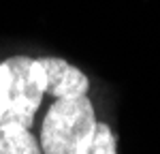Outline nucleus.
I'll return each mask as SVG.
<instances>
[{
  "mask_svg": "<svg viewBox=\"0 0 160 154\" xmlns=\"http://www.w3.org/2000/svg\"><path fill=\"white\" fill-rule=\"evenodd\" d=\"M45 96V75L38 60L15 56L0 62V124L30 128Z\"/></svg>",
  "mask_w": 160,
  "mask_h": 154,
  "instance_id": "obj_1",
  "label": "nucleus"
},
{
  "mask_svg": "<svg viewBox=\"0 0 160 154\" xmlns=\"http://www.w3.org/2000/svg\"><path fill=\"white\" fill-rule=\"evenodd\" d=\"M96 118L88 96L56 99L41 126L43 154H83Z\"/></svg>",
  "mask_w": 160,
  "mask_h": 154,
  "instance_id": "obj_2",
  "label": "nucleus"
},
{
  "mask_svg": "<svg viewBox=\"0 0 160 154\" xmlns=\"http://www.w3.org/2000/svg\"><path fill=\"white\" fill-rule=\"evenodd\" d=\"M45 75V94L53 99H75L86 96L90 90L88 77L62 58H41L38 60Z\"/></svg>",
  "mask_w": 160,
  "mask_h": 154,
  "instance_id": "obj_3",
  "label": "nucleus"
},
{
  "mask_svg": "<svg viewBox=\"0 0 160 154\" xmlns=\"http://www.w3.org/2000/svg\"><path fill=\"white\" fill-rule=\"evenodd\" d=\"M0 154H43V150L28 128L0 124Z\"/></svg>",
  "mask_w": 160,
  "mask_h": 154,
  "instance_id": "obj_4",
  "label": "nucleus"
},
{
  "mask_svg": "<svg viewBox=\"0 0 160 154\" xmlns=\"http://www.w3.org/2000/svg\"><path fill=\"white\" fill-rule=\"evenodd\" d=\"M83 154H118V143H115V135L107 124H98L94 126V133L88 141V148Z\"/></svg>",
  "mask_w": 160,
  "mask_h": 154,
  "instance_id": "obj_5",
  "label": "nucleus"
}]
</instances>
